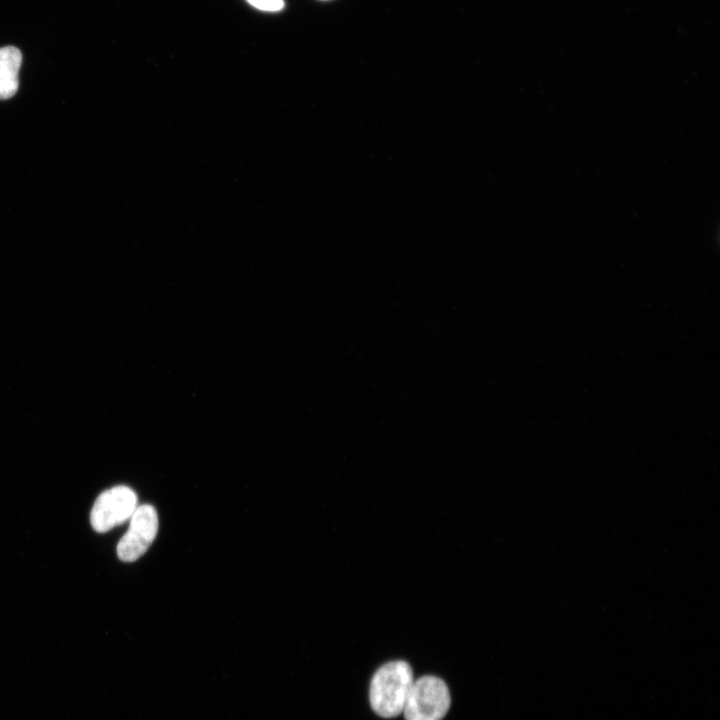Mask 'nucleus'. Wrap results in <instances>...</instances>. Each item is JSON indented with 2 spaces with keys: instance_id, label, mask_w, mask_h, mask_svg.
I'll use <instances>...</instances> for the list:
<instances>
[{
  "instance_id": "1",
  "label": "nucleus",
  "mask_w": 720,
  "mask_h": 720,
  "mask_svg": "<svg viewBox=\"0 0 720 720\" xmlns=\"http://www.w3.org/2000/svg\"><path fill=\"white\" fill-rule=\"evenodd\" d=\"M413 681V671L405 661H392L381 666L370 683L369 700L373 711L384 718L398 716Z\"/></svg>"
},
{
  "instance_id": "2",
  "label": "nucleus",
  "mask_w": 720,
  "mask_h": 720,
  "mask_svg": "<svg viewBox=\"0 0 720 720\" xmlns=\"http://www.w3.org/2000/svg\"><path fill=\"white\" fill-rule=\"evenodd\" d=\"M450 703L446 683L436 676L425 675L413 681L402 712L405 720H442Z\"/></svg>"
},
{
  "instance_id": "3",
  "label": "nucleus",
  "mask_w": 720,
  "mask_h": 720,
  "mask_svg": "<svg viewBox=\"0 0 720 720\" xmlns=\"http://www.w3.org/2000/svg\"><path fill=\"white\" fill-rule=\"evenodd\" d=\"M137 506V495L131 488L119 485L105 490L91 509V526L98 533L108 532L129 520Z\"/></svg>"
},
{
  "instance_id": "4",
  "label": "nucleus",
  "mask_w": 720,
  "mask_h": 720,
  "mask_svg": "<svg viewBox=\"0 0 720 720\" xmlns=\"http://www.w3.org/2000/svg\"><path fill=\"white\" fill-rule=\"evenodd\" d=\"M129 528L117 545V555L124 562L140 558L154 541L158 531V516L149 504L137 506Z\"/></svg>"
},
{
  "instance_id": "5",
  "label": "nucleus",
  "mask_w": 720,
  "mask_h": 720,
  "mask_svg": "<svg viewBox=\"0 0 720 720\" xmlns=\"http://www.w3.org/2000/svg\"><path fill=\"white\" fill-rule=\"evenodd\" d=\"M22 53L14 46L0 48V100L11 98L18 90Z\"/></svg>"
},
{
  "instance_id": "6",
  "label": "nucleus",
  "mask_w": 720,
  "mask_h": 720,
  "mask_svg": "<svg viewBox=\"0 0 720 720\" xmlns=\"http://www.w3.org/2000/svg\"><path fill=\"white\" fill-rule=\"evenodd\" d=\"M248 3H250L253 7L268 11V12H276L283 8L284 2L283 0H247Z\"/></svg>"
}]
</instances>
